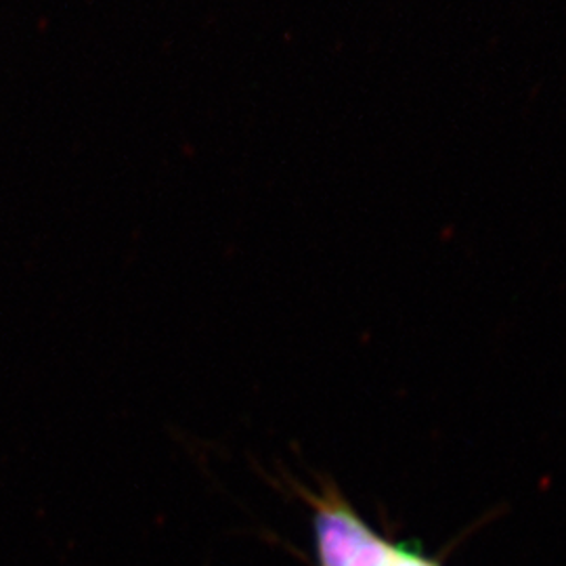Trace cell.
Instances as JSON below:
<instances>
[{"label": "cell", "mask_w": 566, "mask_h": 566, "mask_svg": "<svg viewBox=\"0 0 566 566\" xmlns=\"http://www.w3.org/2000/svg\"><path fill=\"white\" fill-rule=\"evenodd\" d=\"M296 491L311 514L315 566H446L420 542L397 539L371 525L332 479Z\"/></svg>", "instance_id": "6da1fadb"}]
</instances>
